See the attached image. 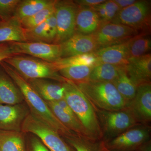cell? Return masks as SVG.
Returning <instances> with one entry per match:
<instances>
[{"instance_id":"obj_1","label":"cell","mask_w":151,"mask_h":151,"mask_svg":"<svg viewBox=\"0 0 151 151\" xmlns=\"http://www.w3.org/2000/svg\"><path fill=\"white\" fill-rule=\"evenodd\" d=\"M0 66L12 78L20 90L24 102L27 104L31 115L56 131L61 137L72 133L58 121L49 108L46 102L13 68L4 61L0 62Z\"/></svg>"},{"instance_id":"obj_2","label":"cell","mask_w":151,"mask_h":151,"mask_svg":"<svg viewBox=\"0 0 151 151\" xmlns=\"http://www.w3.org/2000/svg\"><path fill=\"white\" fill-rule=\"evenodd\" d=\"M63 84L64 99L81 122L88 137L95 142L102 140L103 135L94 106L73 82L67 80Z\"/></svg>"},{"instance_id":"obj_3","label":"cell","mask_w":151,"mask_h":151,"mask_svg":"<svg viewBox=\"0 0 151 151\" xmlns=\"http://www.w3.org/2000/svg\"><path fill=\"white\" fill-rule=\"evenodd\" d=\"M74 83L92 105L99 109L118 111L127 106L126 101L111 82L88 80Z\"/></svg>"},{"instance_id":"obj_4","label":"cell","mask_w":151,"mask_h":151,"mask_svg":"<svg viewBox=\"0 0 151 151\" xmlns=\"http://www.w3.org/2000/svg\"><path fill=\"white\" fill-rule=\"evenodd\" d=\"M13 68L25 80L45 78L64 83L67 79L61 76L52 63L25 55H16L3 60Z\"/></svg>"},{"instance_id":"obj_5","label":"cell","mask_w":151,"mask_h":151,"mask_svg":"<svg viewBox=\"0 0 151 151\" xmlns=\"http://www.w3.org/2000/svg\"><path fill=\"white\" fill-rule=\"evenodd\" d=\"M94 106L103 141L116 137L132 127L140 124L126 108L120 111H107Z\"/></svg>"},{"instance_id":"obj_6","label":"cell","mask_w":151,"mask_h":151,"mask_svg":"<svg viewBox=\"0 0 151 151\" xmlns=\"http://www.w3.org/2000/svg\"><path fill=\"white\" fill-rule=\"evenodd\" d=\"M111 22L129 27L139 33H150V1H136L132 5L120 10Z\"/></svg>"},{"instance_id":"obj_7","label":"cell","mask_w":151,"mask_h":151,"mask_svg":"<svg viewBox=\"0 0 151 151\" xmlns=\"http://www.w3.org/2000/svg\"><path fill=\"white\" fill-rule=\"evenodd\" d=\"M150 125L139 124L116 137L103 141L105 146L113 151H140L151 140Z\"/></svg>"},{"instance_id":"obj_8","label":"cell","mask_w":151,"mask_h":151,"mask_svg":"<svg viewBox=\"0 0 151 151\" xmlns=\"http://www.w3.org/2000/svg\"><path fill=\"white\" fill-rule=\"evenodd\" d=\"M22 132L36 135L50 151H76L57 132L30 113L24 122Z\"/></svg>"},{"instance_id":"obj_9","label":"cell","mask_w":151,"mask_h":151,"mask_svg":"<svg viewBox=\"0 0 151 151\" xmlns=\"http://www.w3.org/2000/svg\"><path fill=\"white\" fill-rule=\"evenodd\" d=\"M78 5L73 1H57L55 4L57 35L53 44H60L75 34Z\"/></svg>"},{"instance_id":"obj_10","label":"cell","mask_w":151,"mask_h":151,"mask_svg":"<svg viewBox=\"0 0 151 151\" xmlns=\"http://www.w3.org/2000/svg\"><path fill=\"white\" fill-rule=\"evenodd\" d=\"M139 34L137 31L129 27L107 22L101 23L97 31L91 35L99 49L124 43Z\"/></svg>"},{"instance_id":"obj_11","label":"cell","mask_w":151,"mask_h":151,"mask_svg":"<svg viewBox=\"0 0 151 151\" xmlns=\"http://www.w3.org/2000/svg\"><path fill=\"white\" fill-rule=\"evenodd\" d=\"M16 55H27L47 62L61 58L60 44L39 42H10Z\"/></svg>"},{"instance_id":"obj_12","label":"cell","mask_w":151,"mask_h":151,"mask_svg":"<svg viewBox=\"0 0 151 151\" xmlns=\"http://www.w3.org/2000/svg\"><path fill=\"white\" fill-rule=\"evenodd\" d=\"M139 124L150 125L151 122V83L137 87L134 99L126 106Z\"/></svg>"},{"instance_id":"obj_13","label":"cell","mask_w":151,"mask_h":151,"mask_svg":"<svg viewBox=\"0 0 151 151\" xmlns=\"http://www.w3.org/2000/svg\"><path fill=\"white\" fill-rule=\"evenodd\" d=\"M30 113L24 101L13 105L0 104V130L22 132L24 122Z\"/></svg>"},{"instance_id":"obj_14","label":"cell","mask_w":151,"mask_h":151,"mask_svg":"<svg viewBox=\"0 0 151 151\" xmlns=\"http://www.w3.org/2000/svg\"><path fill=\"white\" fill-rule=\"evenodd\" d=\"M60 45L61 58L94 53L98 49L91 35H84L77 32Z\"/></svg>"},{"instance_id":"obj_15","label":"cell","mask_w":151,"mask_h":151,"mask_svg":"<svg viewBox=\"0 0 151 151\" xmlns=\"http://www.w3.org/2000/svg\"><path fill=\"white\" fill-rule=\"evenodd\" d=\"M126 67L128 76L137 86L151 83L150 53L129 59Z\"/></svg>"},{"instance_id":"obj_16","label":"cell","mask_w":151,"mask_h":151,"mask_svg":"<svg viewBox=\"0 0 151 151\" xmlns=\"http://www.w3.org/2000/svg\"><path fill=\"white\" fill-rule=\"evenodd\" d=\"M130 40L120 44L97 50L94 53L98 63L123 66L127 65L129 63Z\"/></svg>"},{"instance_id":"obj_17","label":"cell","mask_w":151,"mask_h":151,"mask_svg":"<svg viewBox=\"0 0 151 151\" xmlns=\"http://www.w3.org/2000/svg\"><path fill=\"white\" fill-rule=\"evenodd\" d=\"M49 80L34 78L27 81L45 102H55L64 98L63 83L52 82Z\"/></svg>"},{"instance_id":"obj_18","label":"cell","mask_w":151,"mask_h":151,"mask_svg":"<svg viewBox=\"0 0 151 151\" xmlns=\"http://www.w3.org/2000/svg\"><path fill=\"white\" fill-rule=\"evenodd\" d=\"M101 24L99 17L91 7L78 5L76 19V32L91 35Z\"/></svg>"},{"instance_id":"obj_19","label":"cell","mask_w":151,"mask_h":151,"mask_svg":"<svg viewBox=\"0 0 151 151\" xmlns=\"http://www.w3.org/2000/svg\"><path fill=\"white\" fill-rule=\"evenodd\" d=\"M24 101L19 87L0 66V104L13 105Z\"/></svg>"},{"instance_id":"obj_20","label":"cell","mask_w":151,"mask_h":151,"mask_svg":"<svg viewBox=\"0 0 151 151\" xmlns=\"http://www.w3.org/2000/svg\"><path fill=\"white\" fill-rule=\"evenodd\" d=\"M26 42L24 29L18 19L13 17L0 21V43Z\"/></svg>"},{"instance_id":"obj_21","label":"cell","mask_w":151,"mask_h":151,"mask_svg":"<svg viewBox=\"0 0 151 151\" xmlns=\"http://www.w3.org/2000/svg\"><path fill=\"white\" fill-rule=\"evenodd\" d=\"M53 115L68 129L77 134L88 137L86 131L76 116L65 113L55 102H46Z\"/></svg>"},{"instance_id":"obj_22","label":"cell","mask_w":151,"mask_h":151,"mask_svg":"<svg viewBox=\"0 0 151 151\" xmlns=\"http://www.w3.org/2000/svg\"><path fill=\"white\" fill-rule=\"evenodd\" d=\"M126 66L107 63H98L92 68L88 80L112 83L120 73L126 69Z\"/></svg>"},{"instance_id":"obj_23","label":"cell","mask_w":151,"mask_h":151,"mask_svg":"<svg viewBox=\"0 0 151 151\" xmlns=\"http://www.w3.org/2000/svg\"><path fill=\"white\" fill-rule=\"evenodd\" d=\"M25 133L0 130V151H24Z\"/></svg>"},{"instance_id":"obj_24","label":"cell","mask_w":151,"mask_h":151,"mask_svg":"<svg viewBox=\"0 0 151 151\" xmlns=\"http://www.w3.org/2000/svg\"><path fill=\"white\" fill-rule=\"evenodd\" d=\"M55 0H23L17 6L14 16L19 20L32 16L52 4Z\"/></svg>"},{"instance_id":"obj_25","label":"cell","mask_w":151,"mask_h":151,"mask_svg":"<svg viewBox=\"0 0 151 151\" xmlns=\"http://www.w3.org/2000/svg\"><path fill=\"white\" fill-rule=\"evenodd\" d=\"M151 49L150 33H140L130 40L129 59L148 54Z\"/></svg>"},{"instance_id":"obj_26","label":"cell","mask_w":151,"mask_h":151,"mask_svg":"<svg viewBox=\"0 0 151 151\" xmlns=\"http://www.w3.org/2000/svg\"><path fill=\"white\" fill-rule=\"evenodd\" d=\"M112 83L125 100L127 105L134 99L137 86L128 76L126 69L120 73Z\"/></svg>"},{"instance_id":"obj_27","label":"cell","mask_w":151,"mask_h":151,"mask_svg":"<svg viewBox=\"0 0 151 151\" xmlns=\"http://www.w3.org/2000/svg\"><path fill=\"white\" fill-rule=\"evenodd\" d=\"M93 67L84 65H72L63 68L58 72L67 80L73 83H80L88 81Z\"/></svg>"},{"instance_id":"obj_28","label":"cell","mask_w":151,"mask_h":151,"mask_svg":"<svg viewBox=\"0 0 151 151\" xmlns=\"http://www.w3.org/2000/svg\"><path fill=\"white\" fill-rule=\"evenodd\" d=\"M98 63L94 53L61 58L55 62L52 63L53 67L58 71L63 68L72 65H84L94 66Z\"/></svg>"},{"instance_id":"obj_29","label":"cell","mask_w":151,"mask_h":151,"mask_svg":"<svg viewBox=\"0 0 151 151\" xmlns=\"http://www.w3.org/2000/svg\"><path fill=\"white\" fill-rule=\"evenodd\" d=\"M76 151H99L98 142L86 136L72 133L62 137Z\"/></svg>"},{"instance_id":"obj_30","label":"cell","mask_w":151,"mask_h":151,"mask_svg":"<svg viewBox=\"0 0 151 151\" xmlns=\"http://www.w3.org/2000/svg\"><path fill=\"white\" fill-rule=\"evenodd\" d=\"M56 1V0H55V2L52 4L32 16L25 18L20 20L23 28L24 29L32 28L46 21L47 19L55 12Z\"/></svg>"},{"instance_id":"obj_31","label":"cell","mask_w":151,"mask_h":151,"mask_svg":"<svg viewBox=\"0 0 151 151\" xmlns=\"http://www.w3.org/2000/svg\"><path fill=\"white\" fill-rule=\"evenodd\" d=\"M24 32L27 42L51 43L47 34L46 21L35 27L24 29Z\"/></svg>"},{"instance_id":"obj_32","label":"cell","mask_w":151,"mask_h":151,"mask_svg":"<svg viewBox=\"0 0 151 151\" xmlns=\"http://www.w3.org/2000/svg\"><path fill=\"white\" fill-rule=\"evenodd\" d=\"M25 133L24 151H50L40 138L32 133Z\"/></svg>"},{"instance_id":"obj_33","label":"cell","mask_w":151,"mask_h":151,"mask_svg":"<svg viewBox=\"0 0 151 151\" xmlns=\"http://www.w3.org/2000/svg\"><path fill=\"white\" fill-rule=\"evenodd\" d=\"M21 0H0V18L5 21L14 16Z\"/></svg>"},{"instance_id":"obj_34","label":"cell","mask_w":151,"mask_h":151,"mask_svg":"<svg viewBox=\"0 0 151 151\" xmlns=\"http://www.w3.org/2000/svg\"><path fill=\"white\" fill-rule=\"evenodd\" d=\"M103 4L106 12V17L105 23L111 22L120 10V9L113 0L106 1Z\"/></svg>"},{"instance_id":"obj_35","label":"cell","mask_w":151,"mask_h":151,"mask_svg":"<svg viewBox=\"0 0 151 151\" xmlns=\"http://www.w3.org/2000/svg\"><path fill=\"white\" fill-rule=\"evenodd\" d=\"M47 30L50 43L53 44L57 35V24L55 12L46 20Z\"/></svg>"},{"instance_id":"obj_36","label":"cell","mask_w":151,"mask_h":151,"mask_svg":"<svg viewBox=\"0 0 151 151\" xmlns=\"http://www.w3.org/2000/svg\"><path fill=\"white\" fill-rule=\"evenodd\" d=\"M15 55L10 42L0 43V62Z\"/></svg>"},{"instance_id":"obj_37","label":"cell","mask_w":151,"mask_h":151,"mask_svg":"<svg viewBox=\"0 0 151 151\" xmlns=\"http://www.w3.org/2000/svg\"><path fill=\"white\" fill-rule=\"evenodd\" d=\"M106 1L105 0H77L74 1L78 6L92 7L104 3Z\"/></svg>"},{"instance_id":"obj_38","label":"cell","mask_w":151,"mask_h":151,"mask_svg":"<svg viewBox=\"0 0 151 151\" xmlns=\"http://www.w3.org/2000/svg\"><path fill=\"white\" fill-rule=\"evenodd\" d=\"M55 102V103L59 106L60 108L65 113L72 115V116H76L75 114L73 113V111H72L69 105H68L64 98Z\"/></svg>"},{"instance_id":"obj_39","label":"cell","mask_w":151,"mask_h":151,"mask_svg":"<svg viewBox=\"0 0 151 151\" xmlns=\"http://www.w3.org/2000/svg\"><path fill=\"white\" fill-rule=\"evenodd\" d=\"M120 10L132 5L136 2V0H113Z\"/></svg>"},{"instance_id":"obj_40","label":"cell","mask_w":151,"mask_h":151,"mask_svg":"<svg viewBox=\"0 0 151 151\" xmlns=\"http://www.w3.org/2000/svg\"><path fill=\"white\" fill-rule=\"evenodd\" d=\"M98 149L99 151H113L109 150L106 147L103 140L98 142Z\"/></svg>"},{"instance_id":"obj_41","label":"cell","mask_w":151,"mask_h":151,"mask_svg":"<svg viewBox=\"0 0 151 151\" xmlns=\"http://www.w3.org/2000/svg\"><path fill=\"white\" fill-rule=\"evenodd\" d=\"M2 19H1V18H0V21H2Z\"/></svg>"}]
</instances>
